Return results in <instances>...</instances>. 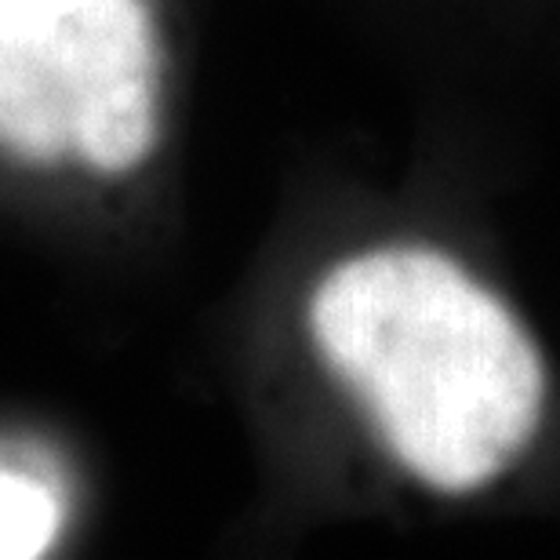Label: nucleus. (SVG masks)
<instances>
[{
	"instance_id": "f257e3e1",
	"label": "nucleus",
	"mask_w": 560,
	"mask_h": 560,
	"mask_svg": "<svg viewBox=\"0 0 560 560\" xmlns=\"http://www.w3.org/2000/svg\"><path fill=\"white\" fill-rule=\"evenodd\" d=\"M313 342L422 485L480 491L535 441L546 368L499 295L433 248L339 262L310 299Z\"/></svg>"
},
{
	"instance_id": "f03ea898",
	"label": "nucleus",
	"mask_w": 560,
	"mask_h": 560,
	"mask_svg": "<svg viewBox=\"0 0 560 560\" xmlns=\"http://www.w3.org/2000/svg\"><path fill=\"white\" fill-rule=\"evenodd\" d=\"M142 0H0V145L30 164L70 153L66 106L106 77H156Z\"/></svg>"
},
{
	"instance_id": "20e7f679",
	"label": "nucleus",
	"mask_w": 560,
	"mask_h": 560,
	"mask_svg": "<svg viewBox=\"0 0 560 560\" xmlns=\"http://www.w3.org/2000/svg\"><path fill=\"white\" fill-rule=\"evenodd\" d=\"M62 499L48 480L0 466V560L40 557L59 539Z\"/></svg>"
},
{
	"instance_id": "7ed1b4c3",
	"label": "nucleus",
	"mask_w": 560,
	"mask_h": 560,
	"mask_svg": "<svg viewBox=\"0 0 560 560\" xmlns=\"http://www.w3.org/2000/svg\"><path fill=\"white\" fill-rule=\"evenodd\" d=\"M156 77H106L66 106L70 145L98 175H128L156 145Z\"/></svg>"
}]
</instances>
